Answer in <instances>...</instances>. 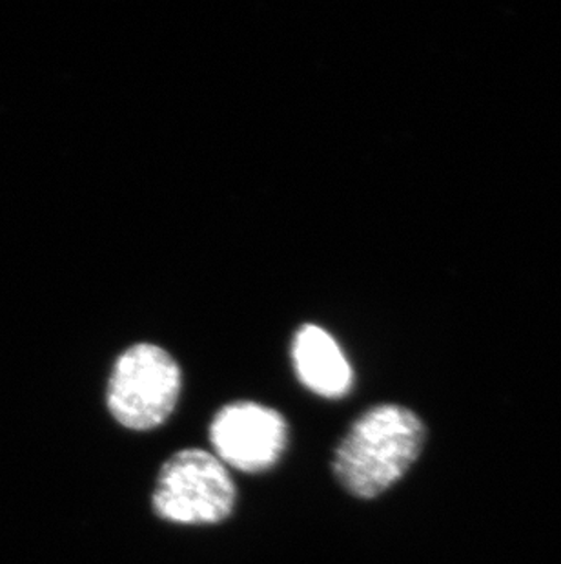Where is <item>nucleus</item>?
Wrapping results in <instances>:
<instances>
[{
	"label": "nucleus",
	"instance_id": "f257e3e1",
	"mask_svg": "<svg viewBox=\"0 0 561 564\" xmlns=\"http://www.w3.org/2000/svg\"><path fill=\"white\" fill-rule=\"evenodd\" d=\"M424 441V422L413 411L376 405L354 422L336 449V477L352 496L374 499L407 474Z\"/></svg>",
	"mask_w": 561,
	"mask_h": 564
},
{
	"label": "nucleus",
	"instance_id": "f03ea898",
	"mask_svg": "<svg viewBox=\"0 0 561 564\" xmlns=\"http://www.w3.org/2000/svg\"><path fill=\"white\" fill-rule=\"evenodd\" d=\"M180 382V368L163 347L138 344L116 362L108 408L128 430L148 432L168 421L179 400Z\"/></svg>",
	"mask_w": 561,
	"mask_h": 564
},
{
	"label": "nucleus",
	"instance_id": "7ed1b4c3",
	"mask_svg": "<svg viewBox=\"0 0 561 564\" xmlns=\"http://www.w3.org/2000/svg\"><path fill=\"white\" fill-rule=\"evenodd\" d=\"M235 486L227 466L205 449H183L163 464L155 513L177 524H218L232 516Z\"/></svg>",
	"mask_w": 561,
	"mask_h": 564
},
{
	"label": "nucleus",
	"instance_id": "20e7f679",
	"mask_svg": "<svg viewBox=\"0 0 561 564\" xmlns=\"http://www.w3.org/2000/svg\"><path fill=\"white\" fill-rule=\"evenodd\" d=\"M210 442L224 466L244 474H261L279 463L288 442V426L276 410L239 400L213 416Z\"/></svg>",
	"mask_w": 561,
	"mask_h": 564
},
{
	"label": "nucleus",
	"instance_id": "39448f33",
	"mask_svg": "<svg viewBox=\"0 0 561 564\" xmlns=\"http://www.w3.org/2000/svg\"><path fill=\"white\" fill-rule=\"evenodd\" d=\"M292 358L297 377L324 399H341L354 383V373L338 341L318 325H302L294 336Z\"/></svg>",
	"mask_w": 561,
	"mask_h": 564
}]
</instances>
